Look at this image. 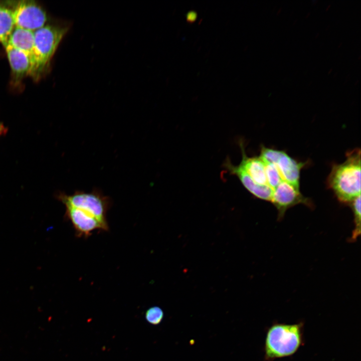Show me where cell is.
Masks as SVG:
<instances>
[{
	"mask_svg": "<svg viewBox=\"0 0 361 361\" xmlns=\"http://www.w3.org/2000/svg\"><path fill=\"white\" fill-rule=\"evenodd\" d=\"M225 166L231 173L239 177L243 186L253 196L263 200L271 201L273 190L269 186L257 184L241 167L233 165L229 159L226 160Z\"/></svg>",
	"mask_w": 361,
	"mask_h": 361,
	"instance_id": "obj_9",
	"label": "cell"
},
{
	"mask_svg": "<svg viewBox=\"0 0 361 361\" xmlns=\"http://www.w3.org/2000/svg\"><path fill=\"white\" fill-rule=\"evenodd\" d=\"M242 159L239 165L257 184L268 186L265 173V165L259 157H248L245 151L243 143H240Z\"/></svg>",
	"mask_w": 361,
	"mask_h": 361,
	"instance_id": "obj_11",
	"label": "cell"
},
{
	"mask_svg": "<svg viewBox=\"0 0 361 361\" xmlns=\"http://www.w3.org/2000/svg\"><path fill=\"white\" fill-rule=\"evenodd\" d=\"M360 58V55H359L358 59H359Z\"/></svg>",
	"mask_w": 361,
	"mask_h": 361,
	"instance_id": "obj_25",
	"label": "cell"
},
{
	"mask_svg": "<svg viewBox=\"0 0 361 361\" xmlns=\"http://www.w3.org/2000/svg\"><path fill=\"white\" fill-rule=\"evenodd\" d=\"M15 27L35 32L45 26L47 16L36 2L22 1L12 10Z\"/></svg>",
	"mask_w": 361,
	"mask_h": 361,
	"instance_id": "obj_6",
	"label": "cell"
},
{
	"mask_svg": "<svg viewBox=\"0 0 361 361\" xmlns=\"http://www.w3.org/2000/svg\"><path fill=\"white\" fill-rule=\"evenodd\" d=\"M350 204L353 213L355 225L351 239L355 241L360 234V196L354 199Z\"/></svg>",
	"mask_w": 361,
	"mask_h": 361,
	"instance_id": "obj_15",
	"label": "cell"
},
{
	"mask_svg": "<svg viewBox=\"0 0 361 361\" xmlns=\"http://www.w3.org/2000/svg\"><path fill=\"white\" fill-rule=\"evenodd\" d=\"M164 316L163 310L158 306H152L149 308L145 312L146 320L153 325L159 324Z\"/></svg>",
	"mask_w": 361,
	"mask_h": 361,
	"instance_id": "obj_16",
	"label": "cell"
},
{
	"mask_svg": "<svg viewBox=\"0 0 361 361\" xmlns=\"http://www.w3.org/2000/svg\"><path fill=\"white\" fill-rule=\"evenodd\" d=\"M265 165L268 185L274 190L283 180L276 165L262 159Z\"/></svg>",
	"mask_w": 361,
	"mask_h": 361,
	"instance_id": "obj_14",
	"label": "cell"
},
{
	"mask_svg": "<svg viewBox=\"0 0 361 361\" xmlns=\"http://www.w3.org/2000/svg\"><path fill=\"white\" fill-rule=\"evenodd\" d=\"M4 46L11 68L15 76L17 78H20L26 75H30L32 63L29 56L8 43H6Z\"/></svg>",
	"mask_w": 361,
	"mask_h": 361,
	"instance_id": "obj_10",
	"label": "cell"
},
{
	"mask_svg": "<svg viewBox=\"0 0 361 361\" xmlns=\"http://www.w3.org/2000/svg\"><path fill=\"white\" fill-rule=\"evenodd\" d=\"M15 27L12 10L0 5V43L3 45L7 43Z\"/></svg>",
	"mask_w": 361,
	"mask_h": 361,
	"instance_id": "obj_13",
	"label": "cell"
},
{
	"mask_svg": "<svg viewBox=\"0 0 361 361\" xmlns=\"http://www.w3.org/2000/svg\"><path fill=\"white\" fill-rule=\"evenodd\" d=\"M318 35H319V33H318L315 35V38H317Z\"/></svg>",
	"mask_w": 361,
	"mask_h": 361,
	"instance_id": "obj_23",
	"label": "cell"
},
{
	"mask_svg": "<svg viewBox=\"0 0 361 361\" xmlns=\"http://www.w3.org/2000/svg\"><path fill=\"white\" fill-rule=\"evenodd\" d=\"M65 207V217L71 222L77 237L88 238L93 232L97 230L109 231V225L103 223L88 212L71 206Z\"/></svg>",
	"mask_w": 361,
	"mask_h": 361,
	"instance_id": "obj_8",
	"label": "cell"
},
{
	"mask_svg": "<svg viewBox=\"0 0 361 361\" xmlns=\"http://www.w3.org/2000/svg\"><path fill=\"white\" fill-rule=\"evenodd\" d=\"M332 71V68H331V69H330V70H329V71H328V74H330V73H331V72Z\"/></svg>",
	"mask_w": 361,
	"mask_h": 361,
	"instance_id": "obj_22",
	"label": "cell"
},
{
	"mask_svg": "<svg viewBox=\"0 0 361 361\" xmlns=\"http://www.w3.org/2000/svg\"><path fill=\"white\" fill-rule=\"evenodd\" d=\"M358 82V80H357L355 83V85H356V83H357Z\"/></svg>",
	"mask_w": 361,
	"mask_h": 361,
	"instance_id": "obj_24",
	"label": "cell"
},
{
	"mask_svg": "<svg viewBox=\"0 0 361 361\" xmlns=\"http://www.w3.org/2000/svg\"><path fill=\"white\" fill-rule=\"evenodd\" d=\"M310 14V12H308V13L307 14V15H306L305 18L308 17L309 16Z\"/></svg>",
	"mask_w": 361,
	"mask_h": 361,
	"instance_id": "obj_21",
	"label": "cell"
},
{
	"mask_svg": "<svg viewBox=\"0 0 361 361\" xmlns=\"http://www.w3.org/2000/svg\"><path fill=\"white\" fill-rule=\"evenodd\" d=\"M69 28L47 25L34 32V49L30 75L37 78L48 67L61 40Z\"/></svg>",
	"mask_w": 361,
	"mask_h": 361,
	"instance_id": "obj_3",
	"label": "cell"
},
{
	"mask_svg": "<svg viewBox=\"0 0 361 361\" xmlns=\"http://www.w3.org/2000/svg\"><path fill=\"white\" fill-rule=\"evenodd\" d=\"M196 14L194 13H189L188 15V20L189 21L194 20L196 18Z\"/></svg>",
	"mask_w": 361,
	"mask_h": 361,
	"instance_id": "obj_18",
	"label": "cell"
},
{
	"mask_svg": "<svg viewBox=\"0 0 361 361\" xmlns=\"http://www.w3.org/2000/svg\"><path fill=\"white\" fill-rule=\"evenodd\" d=\"M281 10H282V8H280L279 9V10L278 11V12H277V15L280 13V11H281Z\"/></svg>",
	"mask_w": 361,
	"mask_h": 361,
	"instance_id": "obj_20",
	"label": "cell"
},
{
	"mask_svg": "<svg viewBox=\"0 0 361 361\" xmlns=\"http://www.w3.org/2000/svg\"><path fill=\"white\" fill-rule=\"evenodd\" d=\"M271 202L278 211V220H281L286 211L295 205L302 204L309 207L312 205L310 201L301 194L299 189L284 180L273 190Z\"/></svg>",
	"mask_w": 361,
	"mask_h": 361,
	"instance_id": "obj_7",
	"label": "cell"
},
{
	"mask_svg": "<svg viewBox=\"0 0 361 361\" xmlns=\"http://www.w3.org/2000/svg\"><path fill=\"white\" fill-rule=\"evenodd\" d=\"M259 156L276 165L283 180L299 189L300 171L305 163L297 161L284 151L263 145Z\"/></svg>",
	"mask_w": 361,
	"mask_h": 361,
	"instance_id": "obj_5",
	"label": "cell"
},
{
	"mask_svg": "<svg viewBox=\"0 0 361 361\" xmlns=\"http://www.w3.org/2000/svg\"><path fill=\"white\" fill-rule=\"evenodd\" d=\"M57 197L65 206L82 210L94 216L103 223L109 225L106 217L111 206L112 201L100 190L95 189L90 192L76 191L72 195L60 193Z\"/></svg>",
	"mask_w": 361,
	"mask_h": 361,
	"instance_id": "obj_4",
	"label": "cell"
},
{
	"mask_svg": "<svg viewBox=\"0 0 361 361\" xmlns=\"http://www.w3.org/2000/svg\"><path fill=\"white\" fill-rule=\"evenodd\" d=\"M330 6H331V4L328 5L326 8L325 11H327L329 9Z\"/></svg>",
	"mask_w": 361,
	"mask_h": 361,
	"instance_id": "obj_19",
	"label": "cell"
},
{
	"mask_svg": "<svg viewBox=\"0 0 361 361\" xmlns=\"http://www.w3.org/2000/svg\"><path fill=\"white\" fill-rule=\"evenodd\" d=\"M303 323H276L267 332L265 342V357L267 360L291 355L303 342Z\"/></svg>",
	"mask_w": 361,
	"mask_h": 361,
	"instance_id": "obj_2",
	"label": "cell"
},
{
	"mask_svg": "<svg viewBox=\"0 0 361 361\" xmlns=\"http://www.w3.org/2000/svg\"><path fill=\"white\" fill-rule=\"evenodd\" d=\"M8 131V128L3 123H0V136L5 135Z\"/></svg>",
	"mask_w": 361,
	"mask_h": 361,
	"instance_id": "obj_17",
	"label": "cell"
},
{
	"mask_svg": "<svg viewBox=\"0 0 361 361\" xmlns=\"http://www.w3.org/2000/svg\"><path fill=\"white\" fill-rule=\"evenodd\" d=\"M34 42V32L15 27L7 43L26 53L29 56L32 63Z\"/></svg>",
	"mask_w": 361,
	"mask_h": 361,
	"instance_id": "obj_12",
	"label": "cell"
},
{
	"mask_svg": "<svg viewBox=\"0 0 361 361\" xmlns=\"http://www.w3.org/2000/svg\"><path fill=\"white\" fill-rule=\"evenodd\" d=\"M327 182L328 188L342 203L350 204L360 196V149L349 151L343 162L332 165Z\"/></svg>",
	"mask_w": 361,
	"mask_h": 361,
	"instance_id": "obj_1",
	"label": "cell"
}]
</instances>
